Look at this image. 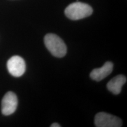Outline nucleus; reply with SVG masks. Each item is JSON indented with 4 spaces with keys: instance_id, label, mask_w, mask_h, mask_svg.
<instances>
[{
    "instance_id": "6e6552de",
    "label": "nucleus",
    "mask_w": 127,
    "mask_h": 127,
    "mask_svg": "<svg viewBox=\"0 0 127 127\" xmlns=\"http://www.w3.org/2000/svg\"><path fill=\"white\" fill-rule=\"evenodd\" d=\"M51 127H61V125H60L59 124H58V123H54V124H52L51 125Z\"/></svg>"
},
{
    "instance_id": "f03ea898",
    "label": "nucleus",
    "mask_w": 127,
    "mask_h": 127,
    "mask_svg": "<svg viewBox=\"0 0 127 127\" xmlns=\"http://www.w3.org/2000/svg\"><path fill=\"white\" fill-rule=\"evenodd\" d=\"M93 9L88 4L79 1L72 3L65 9V14L72 20H78L88 17L93 14Z\"/></svg>"
},
{
    "instance_id": "f257e3e1",
    "label": "nucleus",
    "mask_w": 127,
    "mask_h": 127,
    "mask_svg": "<svg viewBox=\"0 0 127 127\" xmlns=\"http://www.w3.org/2000/svg\"><path fill=\"white\" fill-rule=\"evenodd\" d=\"M44 44L52 55L57 58H62L66 54V46L63 39L57 35L48 34L44 37Z\"/></svg>"
},
{
    "instance_id": "39448f33",
    "label": "nucleus",
    "mask_w": 127,
    "mask_h": 127,
    "mask_svg": "<svg viewBox=\"0 0 127 127\" xmlns=\"http://www.w3.org/2000/svg\"><path fill=\"white\" fill-rule=\"evenodd\" d=\"M18 105L17 95L13 92L5 94L1 102V112L4 115H10L16 111Z\"/></svg>"
},
{
    "instance_id": "423d86ee",
    "label": "nucleus",
    "mask_w": 127,
    "mask_h": 127,
    "mask_svg": "<svg viewBox=\"0 0 127 127\" xmlns=\"http://www.w3.org/2000/svg\"><path fill=\"white\" fill-rule=\"evenodd\" d=\"M114 65L111 62H107L102 67L95 68L90 73V77L93 80L100 81L108 76L113 70Z\"/></svg>"
},
{
    "instance_id": "7ed1b4c3",
    "label": "nucleus",
    "mask_w": 127,
    "mask_h": 127,
    "mask_svg": "<svg viewBox=\"0 0 127 127\" xmlns=\"http://www.w3.org/2000/svg\"><path fill=\"white\" fill-rule=\"evenodd\" d=\"M94 123L96 127H120L123 124L122 120L118 117L103 112L95 115Z\"/></svg>"
},
{
    "instance_id": "20e7f679",
    "label": "nucleus",
    "mask_w": 127,
    "mask_h": 127,
    "mask_svg": "<svg viewBox=\"0 0 127 127\" xmlns=\"http://www.w3.org/2000/svg\"><path fill=\"white\" fill-rule=\"evenodd\" d=\"M8 71L11 75L15 77H20L24 74L26 69L25 61L18 55L12 57L7 62Z\"/></svg>"
},
{
    "instance_id": "0eeeda50",
    "label": "nucleus",
    "mask_w": 127,
    "mask_h": 127,
    "mask_svg": "<svg viewBox=\"0 0 127 127\" xmlns=\"http://www.w3.org/2000/svg\"><path fill=\"white\" fill-rule=\"evenodd\" d=\"M127 81V78L123 75L116 76L108 82L107 87L108 90L115 95H118L121 91L122 87Z\"/></svg>"
}]
</instances>
